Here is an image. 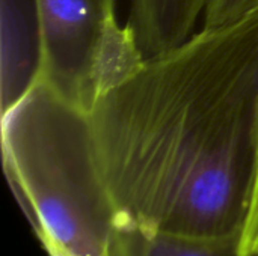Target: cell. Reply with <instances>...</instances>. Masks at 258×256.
<instances>
[{"instance_id": "1", "label": "cell", "mask_w": 258, "mask_h": 256, "mask_svg": "<svg viewBox=\"0 0 258 256\" xmlns=\"http://www.w3.org/2000/svg\"><path fill=\"white\" fill-rule=\"evenodd\" d=\"M257 104L258 9L147 56L86 115L106 231L236 240Z\"/></svg>"}, {"instance_id": "2", "label": "cell", "mask_w": 258, "mask_h": 256, "mask_svg": "<svg viewBox=\"0 0 258 256\" xmlns=\"http://www.w3.org/2000/svg\"><path fill=\"white\" fill-rule=\"evenodd\" d=\"M2 151L44 244L68 256H106L86 115L29 78L2 106Z\"/></svg>"}, {"instance_id": "3", "label": "cell", "mask_w": 258, "mask_h": 256, "mask_svg": "<svg viewBox=\"0 0 258 256\" xmlns=\"http://www.w3.org/2000/svg\"><path fill=\"white\" fill-rule=\"evenodd\" d=\"M116 0H33L36 48L30 78L88 115L145 60Z\"/></svg>"}, {"instance_id": "4", "label": "cell", "mask_w": 258, "mask_h": 256, "mask_svg": "<svg viewBox=\"0 0 258 256\" xmlns=\"http://www.w3.org/2000/svg\"><path fill=\"white\" fill-rule=\"evenodd\" d=\"M210 0H130L127 24L145 56L165 51L203 24Z\"/></svg>"}, {"instance_id": "5", "label": "cell", "mask_w": 258, "mask_h": 256, "mask_svg": "<svg viewBox=\"0 0 258 256\" xmlns=\"http://www.w3.org/2000/svg\"><path fill=\"white\" fill-rule=\"evenodd\" d=\"M106 256H236L234 240L197 238L171 232L107 229Z\"/></svg>"}, {"instance_id": "6", "label": "cell", "mask_w": 258, "mask_h": 256, "mask_svg": "<svg viewBox=\"0 0 258 256\" xmlns=\"http://www.w3.org/2000/svg\"><path fill=\"white\" fill-rule=\"evenodd\" d=\"M236 256H258V148L245 196L242 219L234 240Z\"/></svg>"}, {"instance_id": "7", "label": "cell", "mask_w": 258, "mask_h": 256, "mask_svg": "<svg viewBox=\"0 0 258 256\" xmlns=\"http://www.w3.org/2000/svg\"><path fill=\"white\" fill-rule=\"evenodd\" d=\"M258 9V0H210L201 26H222Z\"/></svg>"}]
</instances>
